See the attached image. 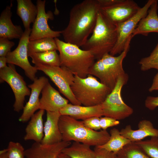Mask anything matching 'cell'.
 Instances as JSON below:
<instances>
[{"instance_id":"cell-34","label":"cell","mask_w":158,"mask_h":158,"mask_svg":"<svg viewBox=\"0 0 158 158\" xmlns=\"http://www.w3.org/2000/svg\"><path fill=\"white\" fill-rule=\"evenodd\" d=\"M99 123L101 128L103 130H106L109 127L117 126L120 123L119 120L106 116L100 118Z\"/></svg>"},{"instance_id":"cell-29","label":"cell","mask_w":158,"mask_h":158,"mask_svg":"<svg viewBox=\"0 0 158 158\" xmlns=\"http://www.w3.org/2000/svg\"><path fill=\"white\" fill-rule=\"evenodd\" d=\"M135 142L150 158H158V137H151L150 139Z\"/></svg>"},{"instance_id":"cell-35","label":"cell","mask_w":158,"mask_h":158,"mask_svg":"<svg viewBox=\"0 0 158 158\" xmlns=\"http://www.w3.org/2000/svg\"><path fill=\"white\" fill-rule=\"evenodd\" d=\"M94 151L96 158H115L116 156L113 152L97 146L95 147Z\"/></svg>"},{"instance_id":"cell-10","label":"cell","mask_w":158,"mask_h":158,"mask_svg":"<svg viewBox=\"0 0 158 158\" xmlns=\"http://www.w3.org/2000/svg\"><path fill=\"white\" fill-rule=\"evenodd\" d=\"M0 81L1 83L6 82L11 88L15 98L14 110L19 112L24 107L25 97L30 96L31 93L23 77L17 72L14 65L8 64L0 69Z\"/></svg>"},{"instance_id":"cell-19","label":"cell","mask_w":158,"mask_h":158,"mask_svg":"<svg viewBox=\"0 0 158 158\" xmlns=\"http://www.w3.org/2000/svg\"><path fill=\"white\" fill-rule=\"evenodd\" d=\"M12 2L7 6L1 13L0 16V38L8 40L20 39L24 32L20 25H15L12 23Z\"/></svg>"},{"instance_id":"cell-9","label":"cell","mask_w":158,"mask_h":158,"mask_svg":"<svg viewBox=\"0 0 158 158\" xmlns=\"http://www.w3.org/2000/svg\"><path fill=\"white\" fill-rule=\"evenodd\" d=\"M100 11L116 25L127 20L140 7L132 0H98Z\"/></svg>"},{"instance_id":"cell-11","label":"cell","mask_w":158,"mask_h":158,"mask_svg":"<svg viewBox=\"0 0 158 158\" xmlns=\"http://www.w3.org/2000/svg\"><path fill=\"white\" fill-rule=\"evenodd\" d=\"M154 0H149L137 12L126 21L117 25V40L110 54L114 56L120 54L133 38L132 33L140 20L147 14Z\"/></svg>"},{"instance_id":"cell-7","label":"cell","mask_w":158,"mask_h":158,"mask_svg":"<svg viewBox=\"0 0 158 158\" xmlns=\"http://www.w3.org/2000/svg\"><path fill=\"white\" fill-rule=\"evenodd\" d=\"M128 79L126 73L121 76L111 93L102 104L103 116L119 120L130 116L133 112V109L123 101L121 92L123 86Z\"/></svg>"},{"instance_id":"cell-8","label":"cell","mask_w":158,"mask_h":158,"mask_svg":"<svg viewBox=\"0 0 158 158\" xmlns=\"http://www.w3.org/2000/svg\"><path fill=\"white\" fill-rule=\"evenodd\" d=\"M37 70L42 71L49 77L58 88L60 92L73 105H81L73 95L71 87L75 75L65 67L50 66L40 64L35 65Z\"/></svg>"},{"instance_id":"cell-31","label":"cell","mask_w":158,"mask_h":158,"mask_svg":"<svg viewBox=\"0 0 158 158\" xmlns=\"http://www.w3.org/2000/svg\"><path fill=\"white\" fill-rule=\"evenodd\" d=\"M7 149V158H25V150L19 142H9Z\"/></svg>"},{"instance_id":"cell-18","label":"cell","mask_w":158,"mask_h":158,"mask_svg":"<svg viewBox=\"0 0 158 158\" xmlns=\"http://www.w3.org/2000/svg\"><path fill=\"white\" fill-rule=\"evenodd\" d=\"M138 129L134 130L128 125L120 131L121 134L131 142H136L142 140L148 136L158 137V129L154 128L150 121L144 119L138 124Z\"/></svg>"},{"instance_id":"cell-2","label":"cell","mask_w":158,"mask_h":158,"mask_svg":"<svg viewBox=\"0 0 158 158\" xmlns=\"http://www.w3.org/2000/svg\"><path fill=\"white\" fill-rule=\"evenodd\" d=\"M118 37L117 26L99 10L95 26L83 49L90 51L97 60L110 53Z\"/></svg>"},{"instance_id":"cell-28","label":"cell","mask_w":158,"mask_h":158,"mask_svg":"<svg viewBox=\"0 0 158 158\" xmlns=\"http://www.w3.org/2000/svg\"><path fill=\"white\" fill-rule=\"evenodd\" d=\"M119 158H150L135 142L128 144L116 154Z\"/></svg>"},{"instance_id":"cell-25","label":"cell","mask_w":158,"mask_h":158,"mask_svg":"<svg viewBox=\"0 0 158 158\" xmlns=\"http://www.w3.org/2000/svg\"><path fill=\"white\" fill-rule=\"evenodd\" d=\"M109 140L105 144L98 147L108 151L117 153L126 145L132 142L122 135L117 129L114 128L111 130Z\"/></svg>"},{"instance_id":"cell-12","label":"cell","mask_w":158,"mask_h":158,"mask_svg":"<svg viewBox=\"0 0 158 158\" xmlns=\"http://www.w3.org/2000/svg\"><path fill=\"white\" fill-rule=\"evenodd\" d=\"M31 31L30 28L25 29L17 47L9 52L6 57L7 63L20 67L24 70L26 76L33 81L37 78L36 74L38 70L35 66L31 65L28 58V45Z\"/></svg>"},{"instance_id":"cell-20","label":"cell","mask_w":158,"mask_h":158,"mask_svg":"<svg viewBox=\"0 0 158 158\" xmlns=\"http://www.w3.org/2000/svg\"><path fill=\"white\" fill-rule=\"evenodd\" d=\"M61 115L69 116L76 119L84 120L89 118L103 116L102 104L92 106H85L68 104L59 111Z\"/></svg>"},{"instance_id":"cell-37","label":"cell","mask_w":158,"mask_h":158,"mask_svg":"<svg viewBox=\"0 0 158 158\" xmlns=\"http://www.w3.org/2000/svg\"><path fill=\"white\" fill-rule=\"evenodd\" d=\"M154 90H158V73L154 76L152 84L149 89L150 92Z\"/></svg>"},{"instance_id":"cell-5","label":"cell","mask_w":158,"mask_h":158,"mask_svg":"<svg viewBox=\"0 0 158 158\" xmlns=\"http://www.w3.org/2000/svg\"><path fill=\"white\" fill-rule=\"evenodd\" d=\"M130 44L128 43L124 50L117 56L107 53L97 60L90 68L89 75L99 78L101 83L112 91L119 78L126 73L122 63L129 51Z\"/></svg>"},{"instance_id":"cell-1","label":"cell","mask_w":158,"mask_h":158,"mask_svg":"<svg viewBox=\"0 0 158 158\" xmlns=\"http://www.w3.org/2000/svg\"><path fill=\"white\" fill-rule=\"evenodd\" d=\"M100 9L98 0H85L73 6L68 23L61 31L64 42L82 47L93 31Z\"/></svg>"},{"instance_id":"cell-24","label":"cell","mask_w":158,"mask_h":158,"mask_svg":"<svg viewBox=\"0 0 158 158\" xmlns=\"http://www.w3.org/2000/svg\"><path fill=\"white\" fill-rule=\"evenodd\" d=\"M90 146L77 142H74L69 146L64 148L61 152L71 158H96L95 152Z\"/></svg>"},{"instance_id":"cell-41","label":"cell","mask_w":158,"mask_h":158,"mask_svg":"<svg viewBox=\"0 0 158 158\" xmlns=\"http://www.w3.org/2000/svg\"><path fill=\"white\" fill-rule=\"evenodd\" d=\"M115 158H119L118 157V156L116 155Z\"/></svg>"},{"instance_id":"cell-14","label":"cell","mask_w":158,"mask_h":158,"mask_svg":"<svg viewBox=\"0 0 158 158\" xmlns=\"http://www.w3.org/2000/svg\"><path fill=\"white\" fill-rule=\"evenodd\" d=\"M48 82L47 78L42 76L39 78H37L33 83L28 85L31 90V93L28 101L24 106L23 113L18 119L19 121L27 122L37 110L40 109V95L44 87Z\"/></svg>"},{"instance_id":"cell-33","label":"cell","mask_w":158,"mask_h":158,"mask_svg":"<svg viewBox=\"0 0 158 158\" xmlns=\"http://www.w3.org/2000/svg\"><path fill=\"white\" fill-rule=\"evenodd\" d=\"M100 118L94 116L81 121L83 125L92 130L97 131L101 129L100 125Z\"/></svg>"},{"instance_id":"cell-21","label":"cell","mask_w":158,"mask_h":158,"mask_svg":"<svg viewBox=\"0 0 158 158\" xmlns=\"http://www.w3.org/2000/svg\"><path fill=\"white\" fill-rule=\"evenodd\" d=\"M158 1L154 0L147 15L140 20L133 32V37L137 35L147 36L150 32L158 33Z\"/></svg>"},{"instance_id":"cell-4","label":"cell","mask_w":158,"mask_h":158,"mask_svg":"<svg viewBox=\"0 0 158 158\" xmlns=\"http://www.w3.org/2000/svg\"><path fill=\"white\" fill-rule=\"evenodd\" d=\"M59 52L60 66L66 67L74 75L85 78L95 59L89 51L81 49L75 45L55 38Z\"/></svg>"},{"instance_id":"cell-32","label":"cell","mask_w":158,"mask_h":158,"mask_svg":"<svg viewBox=\"0 0 158 158\" xmlns=\"http://www.w3.org/2000/svg\"><path fill=\"white\" fill-rule=\"evenodd\" d=\"M14 45L15 43L8 39L0 38V57L6 56Z\"/></svg>"},{"instance_id":"cell-30","label":"cell","mask_w":158,"mask_h":158,"mask_svg":"<svg viewBox=\"0 0 158 158\" xmlns=\"http://www.w3.org/2000/svg\"><path fill=\"white\" fill-rule=\"evenodd\" d=\"M139 63L142 71H147L152 68L158 70V43L150 55L142 58Z\"/></svg>"},{"instance_id":"cell-16","label":"cell","mask_w":158,"mask_h":158,"mask_svg":"<svg viewBox=\"0 0 158 158\" xmlns=\"http://www.w3.org/2000/svg\"><path fill=\"white\" fill-rule=\"evenodd\" d=\"M71 145V142L63 141L51 145L35 142L25 150V158H55L64 148Z\"/></svg>"},{"instance_id":"cell-39","label":"cell","mask_w":158,"mask_h":158,"mask_svg":"<svg viewBox=\"0 0 158 158\" xmlns=\"http://www.w3.org/2000/svg\"><path fill=\"white\" fill-rule=\"evenodd\" d=\"M55 158H71L67 155L61 152Z\"/></svg>"},{"instance_id":"cell-6","label":"cell","mask_w":158,"mask_h":158,"mask_svg":"<svg viewBox=\"0 0 158 158\" xmlns=\"http://www.w3.org/2000/svg\"><path fill=\"white\" fill-rule=\"evenodd\" d=\"M71 87L75 98L85 106L102 104L112 91L95 77L90 74L85 78L75 75Z\"/></svg>"},{"instance_id":"cell-26","label":"cell","mask_w":158,"mask_h":158,"mask_svg":"<svg viewBox=\"0 0 158 158\" xmlns=\"http://www.w3.org/2000/svg\"><path fill=\"white\" fill-rule=\"evenodd\" d=\"M35 65L40 64L50 66H60L59 55L56 51L34 53L28 54Z\"/></svg>"},{"instance_id":"cell-22","label":"cell","mask_w":158,"mask_h":158,"mask_svg":"<svg viewBox=\"0 0 158 158\" xmlns=\"http://www.w3.org/2000/svg\"><path fill=\"white\" fill-rule=\"evenodd\" d=\"M44 111V110L39 109L31 117L25 128L23 138L25 140L41 142L44 136L43 116Z\"/></svg>"},{"instance_id":"cell-36","label":"cell","mask_w":158,"mask_h":158,"mask_svg":"<svg viewBox=\"0 0 158 158\" xmlns=\"http://www.w3.org/2000/svg\"><path fill=\"white\" fill-rule=\"evenodd\" d=\"M145 107L149 110H154L158 107V96L147 97L145 101Z\"/></svg>"},{"instance_id":"cell-17","label":"cell","mask_w":158,"mask_h":158,"mask_svg":"<svg viewBox=\"0 0 158 158\" xmlns=\"http://www.w3.org/2000/svg\"><path fill=\"white\" fill-rule=\"evenodd\" d=\"M47 118L44 125L43 144L53 145L62 141L59 122L61 115L59 111H46Z\"/></svg>"},{"instance_id":"cell-38","label":"cell","mask_w":158,"mask_h":158,"mask_svg":"<svg viewBox=\"0 0 158 158\" xmlns=\"http://www.w3.org/2000/svg\"><path fill=\"white\" fill-rule=\"evenodd\" d=\"M7 59L6 56L0 57V69H3L6 66Z\"/></svg>"},{"instance_id":"cell-3","label":"cell","mask_w":158,"mask_h":158,"mask_svg":"<svg viewBox=\"0 0 158 158\" xmlns=\"http://www.w3.org/2000/svg\"><path fill=\"white\" fill-rule=\"evenodd\" d=\"M59 126L62 141H73L95 147L102 145L109 140L110 135L107 130L95 131L85 126L79 121L68 116L61 115Z\"/></svg>"},{"instance_id":"cell-27","label":"cell","mask_w":158,"mask_h":158,"mask_svg":"<svg viewBox=\"0 0 158 158\" xmlns=\"http://www.w3.org/2000/svg\"><path fill=\"white\" fill-rule=\"evenodd\" d=\"M57 50V46L53 38L45 37L29 41L28 45V54Z\"/></svg>"},{"instance_id":"cell-13","label":"cell","mask_w":158,"mask_h":158,"mask_svg":"<svg viewBox=\"0 0 158 158\" xmlns=\"http://www.w3.org/2000/svg\"><path fill=\"white\" fill-rule=\"evenodd\" d=\"M46 2L45 0H37L36 1L38 13L31 28L30 41L45 37L58 38L61 34V31L53 30L48 25L49 19L52 20L54 17L51 11L46 12Z\"/></svg>"},{"instance_id":"cell-23","label":"cell","mask_w":158,"mask_h":158,"mask_svg":"<svg viewBox=\"0 0 158 158\" xmlns=\"http://www.w3.org/2000/svg\"><path fill=\"white\" fill-rule=\"evenodd\" d=\"M16 13L20 18L25 29L30 28L37 17L38 9L31 0H17Z\"/></svg>"},{"instance_id":"cell-40","label":"cell","mask_w":158,"mask_h":158,"mask_svg":"<svg viewBox=\"0 0 158 158\" xmlns=\"http://www.w3.org/2000/svg\"><path fill=\"white\" fill-rule=\"evenodd\" d=\"M7 152L0 154V158H7Z\"/></svg>"},{"instance_id":"cell-15","label":"cell","mask_w":158,"mask_h":158,"mask_svg":"<svg viewBox=\"0 0 158 158\" xmlns=\"http://www.w3.org/2000/svg\"><path fill=\"white\" fill-rule=\"evenodd\" d=\"M41 93L40 109L46 111H59L68 104V100L62 97L49 82L44 87Z\"/></svg>"}]
</instances>
